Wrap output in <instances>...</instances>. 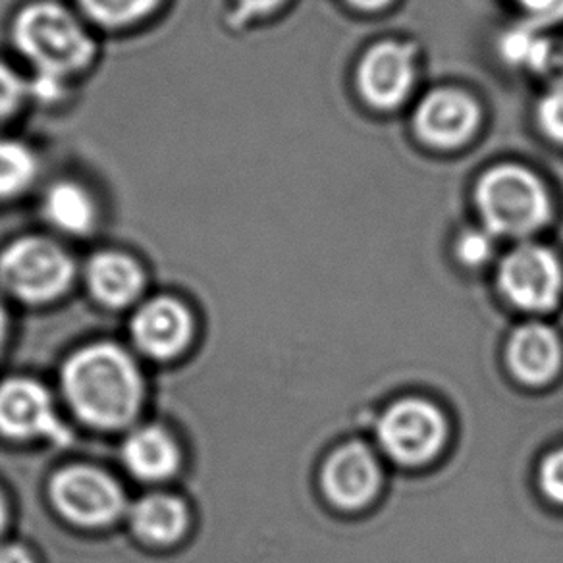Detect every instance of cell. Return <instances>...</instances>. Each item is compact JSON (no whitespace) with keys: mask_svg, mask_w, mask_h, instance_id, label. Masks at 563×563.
I'll return each mask as SVG.
<instances>
[{"mask_svg":"<svg viewBox=\"0 0 563 563\" xmlns=\"http://www.w3.org/2000/svg\"><path fill=\"white\" fill-rule=\"evenodd\" d=\"M63 380L70 406L89 424L117 429L137 413L140 373L114 345H91L76 353L64 368Z\"/></svg>","mask_w":563,"mask_h":563,"instance_id":"6da1fadb","label":"cell"},{"mask_svg":"<svg viewBox=\"0 0 563 563\" xmlns=\"http://www.w3.org/2000/svg\"><path fill=\"white\" fill-rule=\"evenodd\" d=\"M481 227L506 240H531L550 224L554 203L547 184L531 168L500 163L478 176L473 191Z\"/></svg>","mask_w":563,"mask_h":563,"instance_id":"7a4b0ae2","label":"cell"},{"mask_svg":"<svg viewBox=\"0 0 563 563\" xmlns=\"http://www.w3.org/2000/svg\"><path fill=\"white\" fill-rule=\"evenodd\" d=\"M12 40L40 78L64 81L93 60V37L86 25L53 0L32 2L20 10L12 25Z\"/></svg>","mask_w":563,"mask_h":563,"instance_id":"3957f363","label":"cell"},{"mask_svg":"<svg viewBox=\"0 0 563 563\" xmlns=\"http://www.w3.org/2000/svg\"><path fill=\"white\" fill-rule=\"evenodd\" d=\"M74 261L63 245L30 235L10 243L0 253V284L16 298L43 303L68 290Z\"/></svg>","mask_w":563,"mask_h":563,"instance_id":"277c9868","label":"cell"},{"mask_svg":"<svg viewBox=\"0 0 563 563\" xmlns=\"http://www.w3.org/2000/svg\"><path fill=\"white\" fill-rule=\"evenodd\" d=\"M498 288L511 306L544 313L558 306L563 294V265L554 251L523 240L498 263Z\"/></svg>","mask_w":563,"mask_h":563,"instance_id":"5b68a950","label":"cell"},{"mask_svg":"<svg viewBox=\"0 0 563 563\" xmlns=\"http://www.w3.org/2000/svg\"><path fill=\"white\" fill-rule=\"evenodd\" d=\"M378 440L394 462L421 465L444 446L446 421L431 401L401 399L380 419Z\"/></svg>","mask_w":563,"mask_h":563,"instance_id":"8992f818","label":"cell"},{"mask_svg":"<svg viewBox=\"0 0 563 563\" xmlns=\"http://www.w3.org/2000/svg\"><path fill=\"white\" fill-rule=\"evenodd\" d=\"M483 120L481 104L465 89L442 86L417 102L415 135L432 150L454 151L470 143Z\"/></svg>","mask_w":563,"mask_h":563,"instance_id":"52a82bcc","label":"cell"},{"mask_svg":"<svg viewBox=\"0 0 563 563\" xmlns=\"http://www.w3.org/2000/svg\"><path fill=\"white\" fill-rule=\"evenodd\" d=\"M415 48L398 40L378 41L363 53L355 68L361 99L376 110L401 107L417 78Z\"/></svg>","mask_w":563,"mask_h":563,"instance_id":"ba28073f","label":"cell"},{"mask_svg":"<svg viewBox=\"0 0 563 563\" xmlns=\"http://www.w3.org/2000/svg\"><path fill=\"white\" fill-rule=\"evenodd\" d=\"M56 508L74 523H110L122 511L124 496L112 478L91 467H70L51 486Z\"/></svg>","mask_w":563,"mask_h":563,"instance_id":"9c48e42d","label":"cell"},{"mask_svg":"<svg viewBox=\"0 0 563 563\" xmlns=\"http://www.w3.org/2000/svg\"><path fill=\"white\" fill-rule=\"evenodd\" d=\"M0 432L12 439L47 437L60 444L70 439L56 419L47 391L32 380H9L0 386Z\"/></svg>","mask_w":563,"mask_h":563,"instance_id":"30bf717a","label":"cell"},{"mask_svg":"<svg viewBox=\"0 0 563 563\" xmlns=\"http://www.w3.org/2000/svg\"><path fill=\"white\" fill-rule=\"evenodd\" d=\"M378 486V463L373 452L360 442L336 450L322 467V488L338 508H363L375 498Z\"/></svg>","mask_w":563,"mask_h":563,"instance_id":"8fae6325","label":"cell"},{"mask_svg":"<svg viewBox=\"0 0 563 563\" xmlns=\"http://www.w3.org/2000/svg\"><path fill=\"white\" fill-rule=\"evenodd\" d=\"M133 338L153 357H173L191 338L188 309L170 298L151 299L141 307L132 324Z\"/></svg>","mask_w":563,"mask_h":563,"instance_id":"7c38bea8","label":"cell"},{"mask_svg":"<svg viewBox=\"0 0 563 563\" xmlns=\"http://www.w3.org/2000/svg\"><path fill=\"white\" fill-rule=\"evenodd\" d=\"M508 363L521 383L547 384L562 365V344L544 324H525L509 338Z\"/></svg>","mask_w":563,"mask_h":563,"instance_id":"4fadbf2b","label":"cell"},{"mask_svg":"<svg viewBox=\"0 0 563 563\" xmlns=\"http://www.w3.org/2000/svg\"><path fill=\"white\" fill-rule=\"evenodd\" d=\"M87 282L95 298L109 307L128 306L143 290L140 265L117 251H102L89 261Z\"/></svg>","mask_w":563,"mask_h":563,"instance_id":"5bb4252c","label":"cell"},{"mask_svg":"<svg viewBox=\"0 0 563 563\" xmlns=\"http://www.w3.org/2000/svg\"><path fill=\"white\" fill-rule=\"evenodd\" d=\"M43 217L63 234L86 235L97 224V205L78 181H55L43 197Z\"/></svg>","mask_w":563,"mask_h":563,"instance_id":"9a60e30c","label":"cell"},{"mask_svg":"<svg viewBox=\"0 0 563 563\" xmlns=\"http://www.w3.org/2000/svg\"><path fill=\"white\" fill-rule=\"evenodd\" d=\"M128 470L140 478L170 477L178 467V450L168 434L158 429H143L132 434L124 446Z\"/></svg>","mask_w":563,"mask_h":563,"instance_id":"2e32d148","label":"cell"},{"mask_svg":"<svg viewBox=\"0 0 563 563\" xmlns=\"http://www.w3.org/2000/svg\"><path fill=\"white\" fill-rule=\"evenodd\" d=\"M188 523L186 508L170 496H147L135 504L132 514L133 529L151 542H173L178 539Z\"/></svg>","mask_w":563,"mask_h":563,"instance_id":"e0dca14e","label":"cell"},{"mask_svg":"<svg viewBox=\"0 0 563 563\" xmlns=\"http://www.w3.org/2000/svg\"><path fill=\"white\" fill-rule=\"evenodd\" d=\"M40 174L32 147L16 140H0V199L22 196Z\"/></svg>","mask_w":563,"mask_h":563,"instance_id":"ac0fdd59","label":"cell"},{"mask_svg":"<svg viewBox=\"0 0 563 563\" xmlns=\"http://www.w3.org/2000/svg\"><path fill=\"white\" fill-rule=\"evenodd\" d=\"M161 0H78L79 9L95 24L125 27L150 16Z\"/></svg>","mask_w":563,"mask_h":563,"instance_id":"d6986e66","label":"cell"},{"mask_svg":"<svg viewBox=\"0 0 563 563\" xmlns=\"http://www.w3.org/2000/svg\"><path fill=\"white\" fill-rule=\"evenodd\" d=\"M455 257L467 268H478L490 263L496 251V238L483 227L467 228L455 240Z\"/></svg>","mask_w":563,"mask_h":563,"instance_id":"ffe728a7","label":"cell"},{"mask_svg":"<svg viewBox=\"0 0 563 563\" xmlns=\"http://www.w3.org/2000/svg\"><path fill=\"white\" fill-rule=\"evenodd\" d=\"M534 117L540 133L555 145H563V86H550L537 102Z\"/></svg>","mask_w":563,"mask_h":563,"instance_id":"44dd1931","label":"cell"},{"mask_svg":"<svg viewBox=\"0 0 563 563\" xmlns=\"http://www.w3.org/2000/svg\"><path fill=\"white\" fill-rule=\"evenodd\" d=\"M27 95V84L9 64L0 63V124L22 109Z\"/></svg>","mask_w":563,"mask_h":563,"instance_id":"7402d4cb","label":"cell"},{"mask_svg":"<svg viewBox=\"0 0 563 563\" xmlns=\"http://www.w3.org/2000/svg\"><path fill=\"white\" fill-rule=\"evenodd\" d=\"M540 486L550 500L563 504V448L548 455L540 467Z\"/></svg>","mask_w":563,"mask_h":563,"instance_id":"603a6c76","label":"cell"},{"mask_svg":"<svg viewBox=\"0 0 563 563\" xmlns=\"http://www.w3.org/2000/svg\"><path fill=\"white\" fill-rule=\"evenodd\" d=\"M286 0H238V7H240V14L245 20L250 18L266 16L274 10L280 9Z\"/></svg>","mask_w":563,"mask_h":563,"instance_id":"cb8c5ba5","label":"cell"},{"mask_svg":"<svg viewBox=\"0 0 563 563\" xmlns=\"http://www.w3.org/2000/svg\"><path fill=\"white\" fill-rule=\"evenodd\" d=\"M517 2H519V7H523L527 12L544 14V12H552L562 0H517Z\"/></svg>","mask_w":563,"mask_h":563,"instance_id":"d4e9b609","label":"cell"},{"mask_svg":"<svg viewBox=\"0 0 563 563\" xmlns=\"http://www.w3.org/2000/svg\"><path fill=\"white\" fill-rule=\"evenodd\" d=\"M345 2L360 12H380L388 9L394 0H345Z\"/></svg>","mask_w":563,"mask_h":563,"instance_id":"484cf974","label":"cell"},{"mask_svg":"<svg viewBox=\"0 0 563 563\" xmlns=\"http://www.w3.org/2000/svg\"><path fill=\"white\" fill-rule=\"evenodd\" d=\"M0 563H33L32 558L25 554L22 548L4 547L0 548Z\"/></svg>","mask_w":563,"mask_h":563,"instance_id":"4316f807","label":"cell"},{"mask_svg":"<svg viewBox=\"0 0 563 563\" xmlns=\"http://www.w3.org/2000/svg\"><path fill=\"white\" fill-rule=\"evenodd\" d=\"M4 329H7V322H4V311H2V306H0V342L4 338Z\"/></svg>","mask_w":563,"mask_h":563,"instance_id":"83f0119b","label":"cell"},{"mask_svg":"<svg viewBox=\"0 0 563 563\" xmlns=\"http://www.w3.org/2000/svg\"><path fill=\"white\" fill-rule=\"evenodd\" d=\"M4 519H7V509H4V501L0 498V529H2V525H4Z\"/></svg>","mask_w":563,"mask_h":563,"instance_id":"f1b7e54d","label":"cell"}]
</instances>
